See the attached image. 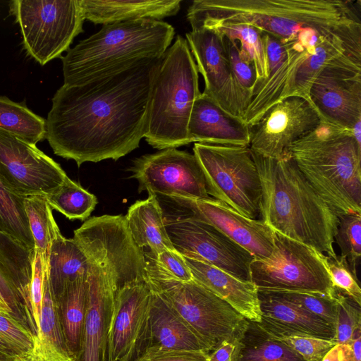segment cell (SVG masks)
<instances>
[{
    "label": "cell",
    "instance_id": "cell-29",
    "mask_svg": "<svg viewBox=\"0 0 361 361\" xmlns=\"http://www.w3.org/2000/svg\"><path fill=\"white\" fill-rule=\"evenodd\" d=\"M46 269L50 287L56 299L66 287L87 273L90 261L73 238L59 231L53 239Z\"/></svg>",
    "mask_w": 361,
    "mask_h": 361
},
{
    "label": "cell",
    "instance_id": "cell-1",
    "mask_svg": "<svg viewBox=\"0 0 361 361\" xmlns=\"http://www.w3.org/2000/svg\"><path fill=\"white\" fill-rule=\"evenodd\" d=\"M160 58L148 59L117 74L56 90L46 118L54 153L85 162L116 161L145 137L152 84Z\"/></svg>",
    "mask_w": 361,
    "mask_h": 361
},
{
    "label": "cell",
    "instance_id": "cell-12",
    "mask_svg": "<svg viewBox=\"0 0 361 361\" xmlns=\"http://www.w3.org/2000/svg\"><path fill=\"white\" fill-rule=\"evenodd\" d=\"M173 248L183 257L205 262L237 279L251 281L255 257L211 224L190 216H163Z\"/></svg>",
    "mask_w": 361,
    "mask_h": 361
},
{
    "label": "cell",
    "instance_id": "cell-2",
    "mask_svg": "<svg viewBox=\"0 0 361 361\" xmlns=\"http://www.w3.org/2000/svg\"><path fill=\"white\" fill-rule=\"evenodd\" d=\"M279 41L283 47V59L276 71L253 90L247 108L255 121L287 97L309 100L312 82L325 70L361 72V12L305 26Z\"/></svg>",
    "mask_w": 361,
    "mask_h": 361
},
{
    "label": "cell",
    "instance_id": "cell-8",
    "mask_svg": "<svg viewBox=\"0 0 361 361\" xmlns=\"http://www.w3.org/2000/svg\"><path fill=\"white\" fill-rule=\"evenodd\" d=\"M193 154L208 195L247 218L259 219L262 187L250 147L195 142Z\"/></svg>",
    "mask_w": 361,
    "mask_h": 361
},
{
    "label": "cell",
    "instance_id": "cell-45",
    "mask_svg": "<svg viewBox=\"0 0 361 361\" xmlns=\"http://www.w3.org/2000/svg\"><path fill=\"white\" fill-rule=\"evenodd\" d=\"M144 255L149 258L154 264L167 276L183 282L193 280L184 257L175 249L165 250L156 256L147 254Z\"/></svg>",
    "mask_w": 361,
    "mask_h": 361
},
{
    "label": "cell",
    "instance_id": "cell-50",
    "mask_svg": "<svg viewBox=\"0 0 361 361\" xmlns=\"http://www.w3.org/2000/svg\"><path fill=\"white\" fill-rule=\"evenodd\" d=\"M20 353L0 336V361H13Z\"/></svg>",
    "mask_w": 361,
    "mask_h": 361
},
{
    "label": "cell",
    "instance_id": "cell-16",
    "mask_svg": "<svg viewBox=\"0 0 361 361\" xmlns=\"http://www.w3.org/2000/svg\"><path fill=\"white\" fill-rule=\"evenodd\" d=\"M321 118L310 100L287 97L272 106L250 128L249 147L259 155L279 159L288 155L292 145L314 130Z\"/></svg>",
    "mask_w": 361,
    "mask_h": 361
},
{
    "label": "cell",
    "instance_id": "cell-28",
    "mask_svg": "<svg viewBox=\"0 0 361 361\" xmlns=\"http://www.w3.org/2000/svg\"><path fill=\"white\" fill-rule=\"evenodd\" d=\"M259 292L262 320L313 336L333 340L335 328L276 293Z\"/></svg>",
    "mask_w": 361,
    "mask_h": 361
},
{
    "label": "cell",
    "instance_id": "cell-18",
    "mask_svg": "<svg viewBox=\"0 0 361 361\" xmlns=\"http://www.w3.org/2000/svg\"><path fill=\"white\" fill-rule=\"evenodd\" d=\"M185 39L204 79L202 93L224 111L243 120L224 37L214 30L197 27L187 32Z\"/></svg>",
    "mask_w": 361,
    "mask_h": 361
},
{
    "label": "cell",
    "instance_id": "cell-26",
    "mask_svg": "<svg viewBox=\"0 0 361 361\" xmlns=\"http://www.w3.org/2000/svg\"><path fill=\"white\" fill-rule=\"evenodd\" d=\"M149 344L173 350H209L197 333L152 290L149 322Z\"/></svg>",
    "mask_w": 361,
    "mask_h": 361
},
{
    "label": "cell",
    "instance_id": "cell-11",
    "mask_svg": "<svg viewBox=\"0 0 361 361\" xmlns=\"http://www.w3.org/2000/svg\"><path fill=\"white\" fill-rule=\"evenodd\" d=\"M73 233L75 241L106 272L117 291L128 283L147 281L145 255L134 243L125 216H93Z\"/></svg>",
    "mask_w": 361,
    "mask_h": 361
},
{
    "label": "cell",
    "instance_id": "cell-22",
    "mask_svg": "<svg viewBox=\"0 0 361 361\" xmlns=\"http://www.w3.org/2000/svg\"><path fill=\"white\" fill-rule=\"evenodd\" d=\"M188 133L192 142L222 145H250V127L244 121L224 111L202 92L192 106Z\"/></svg>",
    "mask_w": 361,
    "mask_h": 361
},
{
    "label": "cell",
    "instance_id": "cell-7",
    "mask_svg": "<svg viewBox=\"0 0 361 361\" xmlns=\"http://www.w3.org/2000/svg\"><path fill=\"white\" fill-rule=\"evenodd\" d=\"M147 282L202 338L209 353L221 342L240 338L249 321L226 302L195 282L162 273L145 257Z\"/></svg>",
    "mask_w": 361,
    "mask_h": 361
},
{
    "label": "cell",
    "instance_id": "cell-36",
    "mask_svg": "<svg viewBox=\"0 0 361 361\" xmlns=\"http://www.w3.org/2000/svg\"><path fill=\"white\" fill-rule=\"evenodd\" d=\"M23 197L8 188L0 178V231L33 251L34 240Z\"/></svg>",
    "mask_w": 361,
    "mask_h": 361
},
{
    "label": "cell",
    "instance_id": "cell-34",
    "mask_svg": "<svg viewBox=\"0 0 361 361\" xmlns=\"http://www.w3.org/2000/svg\"><path fill=\"white\" fill-rule=\"evenodd\" d=\"M23 202L34 240V250L40 252L47 262L51 242L60 231L54 218L52 209L44 195L25 196Z\"/></svg>",
    "mask_w": 361,
    "mask_h": 361
},
{
    "label": "cell",
    "instance_id": "cell-43",
    "mask_svg": "<svg viewBox=\"0 0 361 361\" xmlns=\"http://www.w3.org/2000/svg\"><path fill=\"white\" fill-rule=\"evenodd\" d=\"M44 275V258L40 252L34 250L30 290V324L32 326V332L34 334L37 333L40 324Z\"/></svg>",
    "mask_w": 361,
    "mask_h": 361
},
{
    "label": "cell",
    "instance_id": "cell-27",
    "mask_svg": "<svg viewBox=\"0 0 361 361\" xmlns=\"http://www.w3.org/2000/svg\"><path fill=\"white\" fill-rule=\"evenodd\" d=\"M130 235L144 254L156 256L165 250H173L168 235L163 211L155 195L137 200L125 216Z\"/></svg>",
    "mask_w": 361,
    "mask_h": 361
},
{
    "label": "cell",
    "instance_id": "cell-19",
    "mask_svg": "<svg viewBox=\"0 0 361 361\" xmlns=\"http://www.w3.org/2000/svg\"><path fill=\"white\" fill-rule=\"evenodd\" d=\"M308 99L322 120L347 129L361 121V72L325 70L312 82Z\"/></svg>",
    "mask_w": 361,
    "mask_h": 361
},
{
    "label": "cell",
    "instance_id": "cell-51",
    "mask_svg": "<svg viewBox=\"0 0 361 361\" xmlns=\"http://www.w3.org/2000/svg\"><path fill=\"white\" fill-rule=\"evenodd\" d=\"M0 312L11 315L13 317V312L6 302L0 298ZM16 319V318H15Z\"/></svg>",
    "mask_w": 361,
    "mask_h": 361
},
{
    "label": "cell",
    "instance_id": "cell-47",
    "mask_svg": "<svg viewBox=\"0 0 361 361\" xmlns=\"http://www.w3.org/2000/svg\"><path fill=\"white\" fill-rule=\"evenodd\" d=\"M263 37L269 76L281 65L284 57V50L281 42L275 37L265 33H263Z\"/></svg>",
    "mask_w": 361,
    "mask_h": 361
},
{
    "label": "cell",
    "instance_id": "cell-44",
    "mask_svg": "<svg viewBox=\"0 0 361 361\" xmlns=\"http://www.w3.org/2000/svg\"><path fill=\"white\" fill-rule=\"evenodd\" d=\"M0 336L21 354L31 349L34 334L18 319L0 312Z\"/></svg>",
    "mask_w": 361,
    "mask_h": 361
},
{
    "label": "cell",
    "instance_id": "cell-5",
    "mask_svg": "<svg viewBox=\"0 0 361 361\" xmlns=\"http://www.w3.org/2000/svg\"><path fill=\"white\" fill-rule=\"evenodd\" d=\"M288 154L338 219L361 214V144L352 129L321 119L292 145Z\"/></svg>",
    "mask_w": 361,
    "mask_h": 361
},
{
    "label": "cell",
    "instance_id": "cell-46",
    "mask_svg": "<svg viewBox=\"0 0 361 361\" xmlns=\"http://www.w3.org/2000/svg\"><path fill=\"white\" fill-rule=\"evenodd\" d=\"M134 361H209V353L203 350H173L148 344Z\"/></svg>",
    "mask_w": 361,
    "mask_h": 361
},
{
    "label": "cell",
    "instance_id": "cell-41",
    "mask_svg": "<svg viewBox=\"0 0 361 361\" xmlns=\"http://www.w3.org/2000/svg\"><path fill=\"white\" fill-rule=\"evenodd\" d=\"M276 293L319 317L335 328L338 314L336 296L330 297L314 293Z\"/></svg>",
    "mask_w": 361,
    "mask_h": 361
},
{
    "label": "cell",
    "instance_id": "cell-30",
    "mask_svg": "<svg viewBox=\"0 0 361 361\" xmlns=\"http://www.w3.org/2000/svg\"><path fill=\"white\" fill-rule=\"evenodd\" d=\"M87 274L68 284L55 299L68 345L79 356L87 302Z\"/></svg>",
    "mask_w": 361,
    "mask_h": 361
},
{
    "label": "cell",
    "instance_id": "cell-15",
    "mask_svg": "<svg viewBox=\"0 0 361 361\" xmlns=\"http://www.w3.org/2000/svg\"><path fill=\"white\" fill-rule=\"evenodd\" d=\"M68 176L35 145L0 128V178L16 194L47 195Z\"/></svg>",
    "mask_w": 361,
    "mask_h": 361
},
{
    "label": "cell",
    "instance_id": "cell-33",
    "mask_svg": "<svg viewBox=\"0 0 361 361\" xmlns=\"http://www.w3.org/2000/svg\"><path fill=\"white\" fill-rule=\"evenodd\" d=\"M206 28L214 30L238 42L240 51L255 69L257 80L253 90L267 79L269 71L265 45L263 33L260 30L247 24H226Z\"/></svg>",
    "mask_w": 361,
    "mask_h": 361
},
{
    "label": "cell",
    "instance_id": "cell-40",
    "mask_svg": "<svg viewBox=\"0 0 361 361\" xmlns=\"http://www.w3.org/2000/svg\"><path fill=\"white\" fill-rule=\"evenodd\" d=\"M336 299L338 314L333 340L336 344L349 343L356 331L361 329L360 306L338 290Z\"/></svg>",
    "mask_w": 361,
    "mask_h": 361
},
{
    "label": "cell",
    "instance_id": "cell-14",
    "mask_svg": "<svg viewBox=\"0 0 361 361\" xmlns=\"http://www.w3.org/2000/svg\"><path fill=\"white\" fill-rule=\"evenodd\" d=\"M157 197L173 207L172 211L163 216H190L204 221L243 247L256 259H267L274 252V230L261 219L247 218L212 197Z\"/></svg>",
    "mask_w": 361,
    "mask_h": 361
},
{
    "label": "cell",
    "instance_id": "cell-35",
    "mask_svg": "<svg viewBox=\"0 0 361 361\" xmlns=\"http://www.w3.org/2000/svg\"><path fill=\"white\" fill-rule=\"evenodd\" d=\"M52 209L70 220L85 221L94 209L97 197L67 176L63 183L45 195Z\"/></svg>",
    "mask_w": 361,
    "mask_h": 361
},
{
    "label": "cell",
    "instance_id": "cell-10",
    "mask_svg": "<svg viewBox=\"0 0 361 361\" xmlns=\"http://www.w3.org/2000/svg\"><path fill=\"white\" fill-rule=\"evenodd\" d=\"M9 11L20 26L24 49L41 66L61 58L83 32L79 0H13Z\"/></svg>",
    "mask_w": 361,
    "mask_h": 361
},
{
    "label": "cell",
    "instance_id": "cell-3",
    "mask_svg": "<svg viewBox=\"0 0 361 361\" xmlns=\"http://www.w3.org/2000/svg\"><path fill=\"white\" fill-rule=\"evenodd\" d=\"M261 182L260 216L274 231L330 257L339 219L286 155L274 159L252 152Z\"/></svg>",
    "mask_w": 361,
    "mask_h": 361
},
{
    "label": "cell",
    "instance_id": "cell-20",
    "mask_svg": "<svg viewBox=\"0 0 361 361\" xmlns=\"http://www.w3.org/2000/svg\"><path fill=\"white\" fill-rule=\"evenodd\" d=\"M87 281V302L78 360L107 361L108 332L117 289L106 272L92 261Z\"/></svg>",
    "mask_w": 361,
    "mask_h": 361
},
{
    "label": "cell",
    "instance_id": "cell-9",
    "mask_svg": "<svg viewBox=\"0 0 361 361\" xmlns=\"http://www.w3.org/2000/svg\"><path fill=\"white\" fill-rule=\"evenodd\" d=\"M274 249L265 259H255L250 265L251 281L258 291L314 293L335 297L324 262V254L274 231Z\"/></svg>",
    "mask_w": 361,
    "mask_h": 361
},
{
    "label": "cell",
    "instance_id": "cell-13",
    "mask_svg": "<svg viewBox=\"0 0 361 361\" xmlns=\"http://www.w3.org/2000/svg\"><path fill=\"white\" fill-rule=\"evenodd\" d=\"M138 192L165 197L208 198L204 176L192 153L168 148L137 157L128 169Z\"/></svg>",
    "mask_w": 361,
    "mask_h": 361
},
{
    "label": "cell",
    "instance_id": "cell-17",
    "mask_svg": "<svg viewBox=\"0 0 361 361\" xmlns=\"http://www.w3.org/2000/svg\"><path fill=\"white\" fill-rule=\"evenodd\" d=\"M152 290L135 281L116 293L108 332L107 361H132L149 338Z\"/></svg>",
    "mask_w": 361,
    "mask_h": 361
},
{
    "label": "cell",
    "instance_id": "cell-21",
    "mask_svg": "<svg viewBox=\"0 0 361 361\" xmlns=\"http://www.w3.org/2000/svg\"><path fill=\"white\" fill-rule=\"evenodd\" d=\"M34 250L0 231V298L24 324L30 315V290Z\"/></svg>",
    "mask_w": 361,
    "mask_h": 361
},
{
    "label": "cell",
    "instance_id": "cell-37",
    "mask_svg": "<svg viewBox=\"0 0 361 361\" xmlns=\"http://www.w3.org/2000/svg\"><path fill=\"white\" fill-rule=\"evenodd\" d=\"M258 324L271 337L289 347L304 361H322L336 344L334 340L313 336L263 320Z\"/></svg>",
    "mask_w": 361,
    "mask_h": 361
},
{
    "label": "cell",
    "instance_id": "cell-32",
    "mask_svg": "<svg viewBox=\"0 0 361 361\" xmlns=\"http://www.w3.org/2000/svg\"><path fill=\"white\" fill-rule=\"evenodd\" d=\"M0 128L35 145L46 139V119L31 111L25 101L0 96Z\"/></svg>",
    "mask_w": 361,
    "mask_h": 361
},
{
    "label": "cell",
    "instance_id": "cell-48",
    "mask_svg": "<svg viewBox=\"0 0 361 361\" xmlns=\"http://www.w3.org/2000/svg\"><path fill=\"white\" fill-rule=\"evenodd\" d=\"M240 339L221 342L209 353V361H237L240 348Z\"/></svg>",
    "mask_w": 361,
    "mask_h": 361
},
{
    "label": "cell",
    "instance_id": "cell-6",
    "mask_svg": "<svg viewBox=\"0 0 361 361\" xmlns=\"http://www.w3.org/2000/svg\"><path fill=\"white\" fill-rule=\"evenodd\" d=\"M201 93L188 42L178 35L161 56L153 78L144 137L147 142L159 150L191 143L188 123Z\"/></svg>",
    "mask_w": 361,
    "mask_h": 361
},
{
    "label": "cell",
    "instance_id": "cell-42",
    "mask_svg": "<svg viewBox=\"0 0 361 361\" xmlns=\"http://www.w3.org/2000/svg\"><path fill=\"white\" fill-rule=\"evenodd\" d=\"M324 262L336 290L361 305V289L358 279L352 273L346 260L336 256L330 257L324 255Z\"/></svg>",
    "mask_w": 361,
    "mask_h": 361
},
{
    "label": "cell",
    "instance_id": "cell-38",
    "mask_svg": "<svg viewBox=\"0 0 361 361\" xmlns=\"http://www.w3.org/2000/svg\"><path fill=\"white\" fill-rule=\"evenodd\" d=\"M224 37V36H223ZM224 47L236 86L239 106L243 117L250 102L257 76L254 66L240 51L236 41L224 37Z\"/></svg>",
    "mask_w": 361,
    "mask_h": 361
},
{
    "label": "cell",
    "instance_id": "cell-25",
    "mask_svg": "<svg viewBox=\"0 0 361 361\" xmlns=\"http://www.w3.org/2000/svg\"><path fill=\"white\" fill-rule=\"evenodd\" d=\"M181 0H79L85 20L94 24L141 19L161 20L176 15Z\"/></svg>",
    "mask_w": 361,
    "mask_h": 361
},
{
    "label": "cell",
    "instance_id": "cell-4",
    "mask_svg": "<svg viewBox=\"0 0 361 361\" xmlns=\"http://www.w3.org/2000/svg\"><path fill=\"white\" fill-rule=\"evenodd\" d=\"M173 27L163 20L141 19L103 25L61 57L63 85L77 86L161 57L171 45Z\"/></svg>",
    "mask_w": 361,
    "mask_h": 361
},
{
    "label": "cell",
    "instance_id": "cell-24",
    "mask_svg": "<svg viewBox=\"0 0 361 361\" xmlns=\"http://www.w3.org/2000/svg\"><path fill=\"white\" fill-rule=\"evenodd\" d=\"M13 361H79L66 341L46 264L39 328L34 334L31 349L16 356Z\"/></svg>",
    "mask_w": 361,
    "mask_h": 361
},
{
    "label": "cell",
    "instance_id": "cell-23",
    "mask_svg": "<svg viewBox=\"0 0 361 361\" xmlns=\"http://www.w3.org/2000/svg\"><path fill=\"white\" fill-rule=\"evenodd\" d=\"M192 279L226 302L250 322H260L259 292L252 281H245L205 262L184 257Z\"/></svg>",
    "mask_w": 361,
    "mask_h": 361
},
{
    "label": "cell",
    "instance_id": "cell-31",
    "mask_svg": "<svg viewBox=\"0 0 361 361\" xmlns=\"http://www.w3.org/2000/svg\"><path fill=\"white\" fill-rule=\"evenodd\" d=\"M237 361H304L292 349L250 322L240 339Z\"/></svg>",
    "mask_w": 361,
    "mask_h": 361
},
{
    "label": "cell",
    "instance_id": "cell-49",
    "mask_svg": "<svg viewBox=\"0 0 361 361\" xmlns=\"http://www.w3.org/2000/svg\"><path fill=\"white\" fill-rule=\"evenodd\" d=\"M322 361H356L350 343L335 344Z\"/></svg>",
    "mask_w": 361,
    "mask_h": 361
},
{
    "label": "cell",
    "instance_id": "cell-39",
    "mask_svg": "<svg viewBox=\"0 0 361 361\" xmlns=\"http://www.w3.org/2000/svg\"><path fill=\"white\" fill-rule=\"evenodd\" d=\"M361 214H349L339 218L334 242L340 249L352 273L357 278L361 257Z\"/></svg>",
    "mask_w": 361,
    "mask_h": 361
}]
</instances>
